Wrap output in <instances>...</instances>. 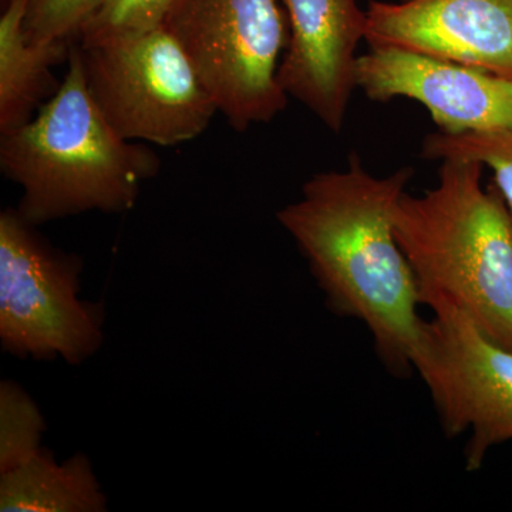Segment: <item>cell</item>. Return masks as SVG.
Segmentation results:
<instances>
[{
  "label": "cell",
  "mask_w": 512,
  "mask_h": 512,
  "mask_svg": "<svg viewBox=\"0 0 512 512\" xmlns=\"http://www.w3.org/2000/svg\"><path fill=\"white\" fill-rule=\"evenodd\" d=\"M357 89L367 99H410L426 107L440 133L512 130V79L412 50L370 47L359 56Z\"/></svg>",
  "instance_id": "obj_8"
},
{
  "label": "cell",
  "mask_w": 512,
  "mask_h": 512,
  "mask_svg": "<svg viewBox=\"0 0 512 512\" xmlns=\"http://www.w3.org/2000/svg\"><path fill=\"white\" fill-rule=\"evenodd\" d=\"M483 165L441 161L436 187L404 192L394 234L419 284L421 306L444 299L512 350V212Z\"/></svg>",
  "instance_id": "obj_3"
},
{
  "label": "cell",
  "mask_w": 512,
  "mask_h": 512,
  "mask_svg": "<svg viewBox=\"0 0 512 512\" xmlns=\"http://www.w3.org/2000/svg\"><path fill=\"white\" fill-rule=\"evenodd\" d=\"M288 46L278 79L329 131L339 134L357 89V47L365 40L359 0H281Z\"/></svg>",
  "instance_id": "obj_9"
},
{
  "label": "cell",
  "mask_w": 512,
  "mask_h": 512,
  "mask_svg": "<svg viewBox=\"0 0 512 512\" xmlns=\"http://www.w3.org/2000/svg\"><path fill=\"white\" fill-rule=\"evenodd\" d=\"M161 25L235 131L271 123L286 109L278 73L289 29L279 0H173Z\"/></svg>",
  "instance_id": "obj_4"
},
{
  "label": "cell",
  "mask_w": 512,
  "mask_h": 512,
  "mask_svg": "<svg viewBox=\"0 0 512 512\" xmlns=\"http://www.w3.org/2000/svg\"><path fill=\"white\" fill-rule=\"evenodd\" d=\"M413 168L376 177L357 154L348 168L309 178L302 197L278 211L336 315L362 323L386 369L413 372L421 318L419 284L394 234V211Z\"/></svg>",
  "instance_id": "obj_1"
},
{
  "label": "cell",
  "mask_w": 512,
  "mask_h": 512,
  "mask_svg": "<svg viewBox=\"0 0 512 512\" xmlns=\"http://www.w3.org/2000/svg\"><path fill=\"white\" fill-rule=\"evenodd\" d=\"M29 0H8L0 16V134L25 126L59 90L53 67L69 60L70 43L29 42Z\"/></svg>",
  "instance_id": "obj_11"
},
{
  "label": "cell",
  "mask_w": 512,
  "mask_h": 512,
  "mask_svg": "<svg viewBox=\"0 0 512 512\" xmlns=\"http://www.w3.org/2000/svg\"><path fill=\"white\" fill-rule=\"evenodd\" d=\"M365 40L512 79V0H372Z\"/></svg>",
  "instance_id": "obj_10"
},
{
  "label": "cell",
  "mask_w": 512,
  "mask_h": 512,
  "mask_svg": "<svg viewBox=\"0 0 512 512\" xmlns=\"http://www.w3.org/2000/svg\"><path fill=\"white\" fill-rule=\"evenodd\" d=\"M77 46L94 103L128 141L180 146L200 137L218 114L183 47L163 25Z\"/></svg>",
  "instance_id": "obj_5"
},
{
  "label": "cell",
  "mask_w": 512,
  "mask_h": 512,
  "mask_svg": "<svg viewBox=\"0 0 512 512\" xmlns=\"http://www.w3.org/2000/svg\"><path fill=\"white\" fill-rule=\"evenodd\" d=\"M0 511L103 512L107 500L89 458L76 454L59 463L42 447L0 473Z\"/></svg>",
  "instance_id": "obj_12"
},
{
  "label": "cell",
  "mask_w": 512,
  "mask_h": 512,
  "mask_svg": "<svg viewBox=\"0 0 512 512\" xmlns=\"http://www.w3.org/2000/svg\"><path fill=\"white\" fill-rule=\"evenodd\" d=\"M104 0H29L25 33L29 42L72 43Z\"/></svg>",
  "instance_id": "obj_16"
},
{
  "label": "cell",
  "mask_w": 512,
  "mask_h": 512,
  "mask_svg": "<svg viewBox=\"0 0 512 512\" xmlns=\"http://www.w3.org/2000/svg\"><path fill=\"white\" fill-rule=\"evenodd\" d=\"M173 0H104L93 18L84 25L76 42L94 46L126 33L141 32L161 25Z\"/></svg>",
  "instance_id": "obj_15"
},
{
  "label": "cell",
  "mask_w": 512,
  "mask_h": 512,
  "mask_svg": "<svg viewBox=\"0 0 512 512\" xmlns=\"http://www.w3.org/2000/svg\"><path fill=\"white\" fill-rule=\"evenodd\" d=\"M420 156L433 161H470L488 167L493 187L512 212V130L444 134L424 138Z\"/></svg>",
  "instance_id": "obj_13"
},
{
  "label": "cell",
  "mask_w": 512,
  "mask_h": 512,
  "mask_svg": "<svg viewBox=\"0 0 512 512\" xmlns=\"http://www.w3.org/2000/svg\"><path fill=\"white\" fill-rule=\"evenodd\" d=\"M67 63L55 96L0 140V171L22 188L16 210L36 227L84 212L133 210L161 168L153 148L121 137L94 103L79 46Z\"/></svg>",
  "instance_id": "obj_2"
},
{
  "label": "cell",
  "mask_w": 512,
  "mask_h": 512,
  "mask_svg": "<svg viewBox=\"0 0 512 512\" xmlns=\"http://www.w3.org/2000/svg\"><path fill=\"white\" fill-rule=\"evenodd\" d=\"M45 420L19 384L0 383V473L19 466L42 448Z\"/></svg>",
  "instance_id": "obj_14"
},
{
  "label": "cell",
  "mask_w": 512,
  "mask_h": 512,
  "mask_svg": "<svg viewBox=\"0 0 512 512\" xmlns=\"http://www.w3.org/2000/svg\"><path fill=\"white\" fill-rule=\"evenodd\" d=\"M427 308L413 372L429 390L450 439L468 434L466 470L476 473L494 447L512 441V350L488 338L444 299Z\"/></svg>",
  "instance_id": "obj_7"
},
{
  "label": "cell",
  "mask_w": 512,
  "mask_h": 512,
  "mask_svg": "<svg viewBox=\"0 0 512 512\" xmlns=\"http://www.w3.org/2000/svg\"><path fill=\"white\" fill-rule=\"evenodd\" d=\"M82 259L53 247L19 211L0 214V342L20 359L80 365L103 343L101 303L80 299Z\"/></svg>",
  "instance_id": "obj_6"
}]
</instances>
